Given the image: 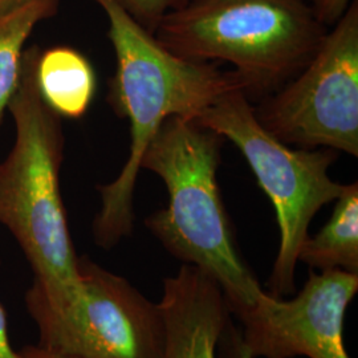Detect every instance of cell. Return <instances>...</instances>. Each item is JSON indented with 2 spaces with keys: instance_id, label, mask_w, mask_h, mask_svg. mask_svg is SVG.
Masks as SVG:
<instances>
[{
  "instance_id": "1",
  "label": "cell",
  "mask_w": 358,
  "mask_h": 358,
  "mask_svg": "<svg viewBox=\"0 0 358 358\" xmlns=\"http://www.w3.org/2000/svg\"><path fill=\"white\" fill-rule=\"evenodd\" d=\"M93 1L108 17L115 48L110 103L130 125L128 161L113 182L97 187L101 208L93 236L97 245L109 250L133 231V195L142 157L164 122L171 117L195 120L232 90L248 96L250 85L235 71L219 69L217 63L192 62L167 51L117 0Z\"/></svg>"
},
{
  "instance_id": "2",
  "label": "cell",
  "mask_w": 358,
  "mask_h": 358,
  "mask_svg": "<svg viewBox=\"0 0 358 358\" xmlns=\"http://www.w3.org/2000/svg\"><path fill=\"white\" fill-rule=\"evenodd\" d=\"M38 47L24 51L8 105L16 138L0 164V223L13 234L35 273L27 307L60 315L77 307L83 292L59 182L64 137L60 117L38 94Z\"/></svg>"
},
{
  "instance_id": "3",
  "label": "cell",
  "mask_w": 358,
  "mask_h": 358,
  "mask_svg": "<svg viewBox=\"0 0 358 358\" xmlns=\"http://www.w3.org/2000/svg\"><path fill=\"white\" fill-rule=\"evenodd\" d=\"M224 138L195 120L171 117L154 136L141 169L166 185L169 205L145 224L182 264L211 276L222 288L231 313L254 306L263 294L239 254L217 185Z\"/></svg>"
},
{
  "instance_id": "4",
  "label": "cell",
  "mask_w": 358,
  "mask_h": 358,
  "mask_svg": "<svg viewBox=\"0 0 358 358\" xmlns=\"http://www.w3.org/2000/svg\"><path fill=\"white\" fill-rule=\"evenodd\" d=\"M327 32L307 0H192L166 13L154 38L186 60L230 63L260 94L296 76Z\"/></svg>"
},
{
  "instance_id": "5",
  "label": "cell",
  "mask_w": 358,
  "mask_h": 358,
  "mask_svg": "<svg viewBox=\"0 0 358 358\" xmlns=\"http://www.w3.org/2000/svg\"><path fill=\"white\" fill-rule=\"evenodd\" d=\"M195 121L232 142L252 169L259 186L275 207L280 244L269 276L268 294H294L300 247L315 215L336 201L344 185L329 177L337 158L332 149L294 150L260 125L243 90H232L207 108Z\"/></svg>"
},
{
  "instance_id": "6",
  "label": "cell",
  "mask_w": 358,
  "mask_h": 358,
  "mask_svg": "<svg viewBox=\"0 0 358 358\" xmlns=\"http://www.w3.org/2000/svg\"><path fill=\"white\" fill-rule=\"evenodd\" d=\"M255 115L263 128L287 145L357 157V0L327 32L310 62Z\"/></svg>"
},
{
  "instance_id": "7",
  "label": "cell",
  "mask_w": 358,
  "mask_h": 358,
  "mask_svg": "<svg viewBox=\"0 0 358 358\" xmlns=\"http://www.w3.org/2000/svg\"><path fill=\"white\" fill-rule=\"evenodd\" d=\"M81 300L56 315L27 307L38 329V346L78 358H162L164 315L130 282L78 256Z\"/></svg>"
},
{
  "instance_id": "8",
  "label": "cell",
  "mask_w": 358,
  "mask_h": 358,
  "mask_svg": "<svg viewBox=\"0 0 358 358\" xmlns=\"http://www.w3.org/2000/svg\"><path fill=\"white\" fill-rule=\"evenodd\" d=\"M358 291L357 273L309 271L291 300L263 292L254 306L235 310L254 358H350L344 344L346 309Z\"/></svg>"
},
{
  "instance_id": "9",
  "label": "cell",
  "mask_w": 358,
  "mask_h": 358,
  "mask_svg": "<svg viewBox=\"0 0 358 358\" xmlns=\"http://www.w3.org/2000/svg\"><path fill=\"white\" fill-rule=\"evenodd\" d=\"M158 306L166 327L162 358H217V338L231 312L211 276L182 264L174 276L164 280Z\"/></svg>"
},
{
  "instance_id": "10",
  "label": "cell",
  "mask_w": 358,
  "mask_h": 358,
  "mask_svg": "<svg viewBox=\"0 0 358 358\" xmlns=\"http://www.w3.org/2000/svg\"><path fill=\"white\" fill-rule=\"evenodd\" d=\"M38 94L55 115L80 118L87 113L96 92V75L88 59L69 47L38 53Z\"/></svg>"
},
{
  "instance_id": "11",
  "label": "cell",
  "mask_w": 358,
  "mask_h": 358,
  "mask_svg": "<svg viewBox=\"0 0 358 358\" xmlns=\"http://www.w3.org/2000/svg\"><path fill=\"white\" fill-rule=\"evenodd\" d=\"M297 262L310 269H343L358 275V185H344L332 217L315 236L308 235Z\"/></svg>"
},
{
  "instance_id": "12",
  "label": "cell",
  "mask_w": 358,
  "mask_h": 358,
  "mask_svg": "<svg viewBox=\"0 0 358 358\" xmlns=\"http://www.w3.org/2000/svg\"><path fill=\"white\" fill-rule=\"evenodd\" d=\"M59 0H31L0 15V122L19 84L24 45L41 20L56 13Z\"/></svg>"
},
{
  "instance_id": "13",
  "label": "cell",
  "mask_w": 358,
  "mask_h": 358,
  "mask_svg": "<svg viewBox=\"0 0 358 358\" xmlns=\"http://www.w3.org/2000/svg\"><path fill=\"white\" fill-rule=\"evenodd\" d=\"M125 11L146 31L154 35L155 29L166 15L174 0H117Z\"/></svg>"
},
{
  "instance_id": "14",
  "label": "cell",
  "mask_w": 358,
  "mask_h": 358,
  "mask_svg": "<svg viewBox=\"0 0 358 358\" xmlns=\"http://www.w3.org/2000/svg\"><path fill=\"white\" fill-rule=\"evenodd\" d=\"M217 358H254L244 345L241 328L235 325L232 315L217 338Z\"/></svg>"
},
{
  "instance_id": "15",
  "label": "cell",
  "mask_w": 358,
  "mask_h": 358,
  "mask_svg": "<svg viewBox=\"0 0 358 358\" xmlns=\"http://www.w3.org/2000/svg\"><path fill=\"white\" fill-rule=\"evenodd\" d=\"M353 0H313L312 11L324 27H333L346 13Z\"/></svg>"
},
{
  "instance_id": "16",
  "label": "cell",
  "mask_w": 358,
  "mask_h": 358,
  "mask_svg": "<svg viewBox=\"0 0 358 358\" xmlns=\"http://www.w3.org/2000/svg\"><path fill=\"white\" fill-rule=\"evenodd\" d=\"M0 358H23L20 350H15L10 341L6 310L0 303Z\"/></svg>"
},
{
  "instance_id": "17",
  "label": "cell",
  "mask_w": 358,
  "mask_h": 358,
  "mask_svg": "<svg viewBox=\"0 0 358 358\" xmlns=\"http://www.w3.org/2000/svg\"><path fill=\"white\" fill-rule=\"evenodd\" d=\"M23 358H78L75 356H69L64 353H59V352H53L44 349L41 346H27L24 349L20 350Z\"/></svg>"
},
{
  "instance_id": "18",
  "label": "cell",
  "mask_w": 358,
  "mask_h": 358,
  "mask_svg": "<svg viewBox=\"0 0 358 358\" xmlns=\"http://www.w3.org/2000/svg\"><path fill=\"white\" fill-rule=\"evenodd\" d=\"M31 0H0V15L1 13H10L15 8H19L29 3Z\"/></svg>"
},
{
  "instance_id": "19",
  "label": "cell",
  "mask_w": 358,
  "mask_h": 358,
  "mask_svg": "<svg viewBox=\"0 0 358 358\" xmlns=\"http://www.w3.org/2000/svg\"><path fill=\"white\" fill-rule=\"evenodd\" d=\"M187 1H192V0H174V1H173V7H171V8H174V7H179V6H182V4L187 3Z\"/></svg>"
}]
</instances>
